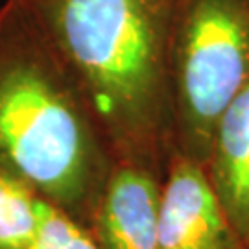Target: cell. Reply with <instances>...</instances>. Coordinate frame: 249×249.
Instances as JSON below:
<instances>
[{
  "label": "cell",
  "mask_w": 249,
  "mask_h": 249,
  "mask_svg": "<svg viewBox=\"0 0 249 249\" xmlns=\"http://www.w3.org/2000/svg\"><path fill=\"white\" fill-rule=\"evenodd\" d=\"M159 249H246L205 168L172 151L160 183Z\"/></svg>",
  "instance_id": "277c9868"
},
{
  "label": "cell",
  "mask_w": 249,
  "mask_h": 249,
  "mask_svg": "<svg viewBox=\"0 0 249 249\" xmlns=\"http://www.w3.org/2000/svg\"><path fill=\"white\" fill-rule=\"evenodd\" d=\"M41 203L43 197L24 179L0 166V249H32Z\"/></svg>",
  "instance_id": "52a82bcc"
},
{
  "label": "cell",
  "mask_w": 249,
  "mask_h": 249,
  "mask_svg": "<svg viewBox=\"0 0 249 249\" xmlns=\"http://www.w3.org/2000/svg\"><path fill=\"white\" fill-rule=\"evenodd\" d=\"M78 81L115 162L162 181L172 153L174 0H24Z\"/></svg>",
  "instance_id": "6da1fadb"
},
{
  "label": "cell",
  "mask_w": 249,
  "mask_h": 249,
  "mask_svg": "<svg viewBox=\"0 0 249 249\" xmlns=\"http://www.w3.org/2000/svg\"><path fill=\"white\" fill-rule=\"evenodd\" d=\"M0 166L90 229L115 157L24 0L0 6Z\"/></svg>",
  "instance_id": "7a4b0ae2"
},
{
  "label": "cell",
  "mask_w": 249,
  "mask_h": 249,
  "mask_svg": "<svg viewBox=\"0 0 249 249\" xmlns=\"http://www.w3.org/2000/svg\"><path fill=\"white\" fill-rule=\"evenodd\" d=\"M32 249H100L92 232L78 220L43 199L41 222Z\"/></svg>",
  "instance_id": "ba28073f"
},
{
  "label": "cell",
  "mask_w": 249,
  "mask_h": 249,
  "mask_svg": "<svg viewBox=\"0 0 249 249\" xmlns=\"http://www.w3.org/2000/svg\"><path fill=\"white\" fill-rule=\"evenodd\" d=\"M203 168L234 231L249 249V83L220 118Z\"/></svg>",
  "instance_id": "8992f818"
},
{
  "label": "cell",
  "mask_w": 249,
  "mask_h": 249,
  "mask_svg": "<svg viewBox=\"0 0 249 249\" xmlns=\"http://www.w3.org/2000/svg\"><path fill=\"white\" fill-rule=\"evenodd\" d=\"M249 83V0H174L168 39L172 151L201 166L216 125Z\"/></svg>",
  "instance_id": "3957f363"
},
{
  "label": "cell",
  "mask_w": 249,
  "mask_h": 249,
  "mask_svg": "<svg viewBox=\"0 0 249 249\" xmlns=\"http://www.w3.org/2000/svg\"><path fill=\"white\" fill-rule=\"evenodd\" d=\"M160 183L115 162L89 229L100 249H159Z\"/></svg>",
  "instance_id": "5b68a950"
}]
</instances>
